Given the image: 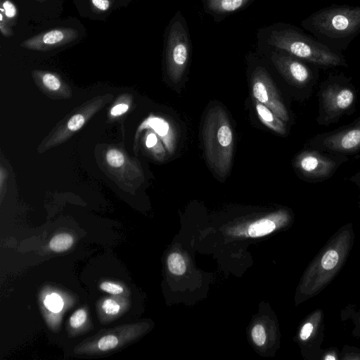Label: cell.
<instances>
[{
	"instance_id": "obj_5",
	"label": "cell",
	"mask_w": 360,
	"mask_h": 360,
	"mask_svg": "<svg viewBox=\"0 0 360 360\" xmlns=\"http://www.w3.org/2000/svg\"><path fill=\"white\" fill-rule=\"evenodd\" d=\"M140 323L120 326L86 340L75 348L77 354H101L118 349L135 340L141 332Z\"/></svg>"
},
{
	"instance_id": "obj_11",
	"label": "cell",
	"mask_w": 360,
	"mask_h": 360,
	"mask_svg": "<svg viewBox=\"0 0 360 360\" xmlns=\"http://www.w3.org/2000/svg\"><path fill=\"white\" fill-rule=\"evenodd\" d=\"M297 165L306 175L311 177L327 176L334 167V163L318 153L304 152L297 160Z\"/></svg>"
},
{
	"instance_id": "obj_24",
	"label": "cell",
	"mask_w": 360,
	"mask_h": 360,
	"mask_svg": "<svg viewBox=\"0 0 360 360\" xmlns=\"http://www.w3.org/2000/svg\"><path fill=\"white\" fill-rule=\"evenodd\" d=\"M115 0H89L91 11L97 14L108 11Z\"/></svg>"
},
{
	"instance_id": "obj_14",
	"label": "cell",
	"mask_w": 360,
	"mask_h": 360,
	"mask_svg": "<svg viewBox=\"0 0 360 360\" xmlns=\"http://www.w3.org/2000/svg\"><path fill=\"white\" fill-rule=\"evenodd\" d=\"M255 107L260 121L274 132L284 135L286 128L283 121L266 105L255 100Z\"/></svg>"
},
{
	"instance_id": "obj_12",
	"label": "cell",
	"mask_w": 360,
	"mask_h": 360,
	"mask_svg": "<svg viewBox=\"0 0 360 360\" xmlns=\"http://www.w3.org/2000/svg\"><path fill=\"white\" fill-rule=\"evenodd\" d=\"M130 307L127 296L112 295L101 299L98 304V313L101 323H107L122 315Z\"/></svg>"
},
{
	"instance_id": "obj_17",
	"label": "cell",
	"mask_w": 360,
	"mask_h": 360,
	"mask_svg": "<svg viewBox=\"0 0 360 360\" xmlns=\"http://www.w3.org/2000/svg\"><path fill=\"white\" fill-rule=\"evenodd\" d=\"M74 243L73 237L67 233L53 236L49 242L50 249L56 252H62L70 249Z\"/></svg>"
},
{
	"instance_id": "obj_26",
	"label": "cell",
	"mask_w": 360,
	"mask_h": 360,
	"mask_svg": "<svg viewBox=\"0 0 360 360\" xmlns=\"http://www.w3.org/2000/svg\"><path fill=\"white\" fill-rule=\"evenodd\" d=\"M41 79L44 85L50 90H58L60 86V82L59 79L51 73H44L42 75Z\"/></svg>"
},
{
	"instance_id": "obj_32",
	"label": "cell",
	"mask_w": 360,
	"mask_h": 360,
	"mask_svg": "<svg viewBox=\"0 0 360 360\" xmlns=\"http://www.w3.org/2000/svg\"><path fill=\"white\" fill-rule=\"evenodd\" d=\"M338 357L334 352L328 353L323 357L325 360H335Z\"/></svg>"
},
{
	"instance_id": "obj_22",
	"label": "cell",
	"mask_w": 360,
	"mask_h": 360,
	"mask_svg": "<svg viewBox=\"0 0 360 360\" xmlns=\"http://www.w3.org/2000/svg\"><path fill=\"white\" fill-rule=\"evenodd\" d=\"M99 288L105 292L113 295H128V292H126L124 286L114 282L103 281L101 283Z\"/></svg>"
},
{
	"instance_id": "obj_8",
	"label": "cell",
	"mask_w": 360,
	"mask_h": 360,
	"mask_svg": "<svg viewBox=\"0 0 360 360\" xmlns=\"http://www.w3.org/2000/svg\"><path fill=\"white\" fill-rule=\"evenodd\" d=\"M78 36V31L72 27H54L24 40L20 46L30 50L46 51L68 45L76 40Z\"/></svg>"
},
{
	"instance_id": "obj_20",
	"label": "cell",
	"mask_w": 360,
	"mask_h": 360,
	"mask_svg": "<svg viewBox=\"0 0 360 360\" xmlns=\"http://www.w3.org/2000/svg\"><path fill=\"white\" fill-rule=\"evenodd\" d=\"M169 270L174 274L182 275L186 271V264L183 257L179 253H172L167 259Z\"/></svg>"
},
{
	"instance_id": "obj_25",
	"label": "cell",
	"mask_w": 360,
	"mask_h": 360,
	"mask_svg": "<svg viewBox=\"0 0 360 360\" xmlns=\"http://www.w3.org/2000/svg\"><path fill=\"white\" fill-rule=\"evenodd\" d=\"M106 160L108 164L113 167H120L124 162L123 154L115 149H111L106 154Z\"/></svg>"
},
{
	"instance_id": "obj_19",
	"label": "cell",
	"mask_w": 360,
	"mask_h": 360,
	"mask_svg": "<svg viewBox=\"0 0 360 360\" xmlns=\"http://www.w3.org/2000/svg\"><path fill=\"white\" fill-rule=\"evenodd\" d=\"M0 13L13 26L15 25L18 10L15 4L11 0H0Z\"/></svg>"
},
{
	"instance_id": "obj_9",
	"label": "cell",
	"mask_w": 360,
	"mask_h": 360,
	"mask_svg": "<svg viewBox=\"0 0 360 360\" xmlns=\"http://www.w3.org/2000/svg\"><path fill=\"white\" fill-rule=\"evenodd\" d=\"M272 53L271 60L278 71L290 84L303 86L313 77L311 69L304 60L281 50Z\"/></svg>"
},
{
	"instance_id": "obj_29",
	"label": "cell",
	"mask_w": 360,
	"mask_h": 360,
	"mask_svg": "<svg viewBox=\"0 0 360 360\" xmlns=\"http://www.w3.org/2000/svg\"><path fill=\"white\" fill-rule=\"evenodd\" d=\"M84 123V117L82 115L72 116L68 122V128L72 131L79 129Z\"/></svg>"
},
{
	"instance_id": "obj_13",
	"label": "cell",
	"mask_w": 360,
	"mask_h": 360,
	"mask_svg": "<svg viewBox=\"0 0 360 360\" xmlns=\"http://www.w3.org/2000/svg\"><path fill=\"white\" fill-rule=\"evenodd\" d=\"M325 145L330 149L338 151H351L360 148V123L328 137Z\"/></svg>"
},
{
	"instance_id": "obj_15",
	"label": "cell",
	"mask_w": 360,
	"mask_h": 360,
	"mask_svg": "<svg viewBox=\"0 0 360 360\" xmlns=\"http://www.w3.org/2000/svg\"><path fill=\"white\" fill-rule=\"evenodd\" d=\"M250 0H207L209 9L217 13H226L235 11Z\"/></svg>"
},
{
	"instance_id": "obj_3",
	"label": "cell",
	"mask_w": 360,
	"mask_h": 360,
	"mask_svg": "<svg viewBox=\"0 0 360 360\" xmlns=\"http://www.w3.org/2000/svg\"><path fill=\"white\" fill-rule=\"evenodd\" d=\"M269 42L277 50L285 51L316 66L347 65L342 53L332 51L295 26L286 25L274 30Z\"/></svg>"
},
{
	"instance_id": "obj_23",
	"label": "cell",
	"mask_w": 360,
	"mask_h": 360,
	"mask_svg": "<svg viewBox=\"0 0 360 360\" xmlns=\"http://www.w3.org/2000/svg\"><path fill=\"white\" fill-rule=\"evenodd\" d=\"M44 303L46 308L53 313L60 311L63 306L61 297L56 293L48 295Z\"/></svg>"
},
{
	"instance_id": "obj_4",
	"label": "cell",
	"mask_w": 360,
	"mask_h": 360,
	"mask_svg": "<svg viewBox=\"0 0 360 360\" xmlns=\"http://www.w3.org/2000/svg\"><path fill=\"white\" fill-rule=\"evenodd\" d=\"M352 243L351 228L337 233L312 261L302 282V291L307 297L317 294L339 271Z\"/></svg>"
},
{
	"instance_id": "obj_2",
	"label": "cell",
	"mask_w": 360,
	"mask_h": 360,
	"mask_svg": "<svg viewBox=\"0 0 360 360\" xmlns=\"http://www.w3.org/2000/svg\"><path fill=\"white\" fill-rule=\"evenodd\" d=\"M202 139L205 156L213 174L224 180L233 158V134L224 109L214 105L207 111L202 124Z\"/></svg>"
},
{
	"instance_id": "obj_10",
	"label": "cell",
	"mask_w": 360,
	"mask_h": 360,
	"mask_svg": "<svg viewBox=\"0 0 360 360\" xmlns=\"http://www.w3.org/2000/svg\"><path fill=\"white\" fill-rule=\"evenodd\" d=\"M354 99L350 89L337 84L330 86L323 94L325 110L328 114L337 115L347 109Z\"/></svg>"
},
{
	"instance_id": "obj_21",
	"label": "cell",
	"mask_w": 360,
	"mask_h": 360,
	"mask_svg": "<svg viewBox=\"0 0 360 360\" xmlns=\"http://www.w3.org/2000/svg\"><path fill=\"white\" fill-rule=\"evenodd\" d=\"M87 320V312L84 309L76 310L69 319V325L74 330L81 328Z\"/></svg>"
},
{
	"instance_id": "obj_1",
	"label": "cell",
	"mask_w": 360,
	"mask_h": 360,
	"mask_svg": "<svg viewBox=\"0 0 360 360\" xmlns=\"http://www.w3.org/2000/svg\"><path fill=\"white\" fill-rule=\"evenodd\" d=\"M302 25L319 41L341 53L360 33V6L330 5L311 13Z\"/></svg>"
},
{
	"instance_id": "obj_6",
	"label": "cell",
	"mask_w": 360,
	"mask_h": 360,
	"mask_svg": "<svg viewBox=\"0 0 360 360\" xmlns=\"http://www.w3.org/2000/svg\"><path fill=\"white\" fill-rule=\"evenodd\" d=\"M189 58V42L186 30L179 22L171 26L166 46V63L170 79L178 83L182 78Z\"/></svg>"
},
{
	"instance_id": "obj_28",
	"label": "cell",
	"mask_w": 360,
	"mask_h": 360,
	"mask_svg": "<svg viewBox=\"0 0 360 360\" xmlns=\"http://www.w3.org/2000/svg\"><path fill=\"white\" fill-rule=\"evenodd\" d=\"M0 32L5 37H11L13 35L14 32L13 25H11L4 16L0 13Z\"/></svg>"
},
{
	"instance_id": "obj_31",
	"label": "cell",
	"mask_w": 360,
	"mask_h": 360,
	"mask_svg": "<svg viewBox=\"0 0 360 360\" xmlns=\"http://www.w3.org/2000/svg\"><path fill=\"white\" fill-rule=\"evenodd\" d=\"M157 143V138L154 134H150L146 139V146L148 148L154 146Z\"/></svg>"
},
{
	"instance_id": "obj_30",
	"label": "cell",
	"mask_w": 360,
	"mask_h": 360,
	"mask_svg": "<svg viewBox=\"0 0 360 360\" xmlns=\"http://www.w3.org/2000/svg\"><path fill=\"white\" fill-rule=\"evenodd\" d=\"M129 106L127 104L121 103L115 105L111 110V114L114 116L122 115L127 111Z\"/></svg>"
},
{
	"instance_id": "obj_16",
	"label": "cell",
	"mask_w": 360,
	"mask_h": 360,
	"mask_svg": "<svg viewBox=\"0 0 360 360\" xmlns=\"http://www.w3.org/2000/svg\"><path fill=\"white\" fill-rule=\"evenodd\" d=\"M276 228L274 221L269 219H262L250 224L248 233L251 237H258L272 232Z\"/></svg>"
},
{
	"instance_id": "obj_7",
	"label": "cell",
	"mask_w": 360,
	"mask_h": 360,
	"mask_svg": "<svg viewBox=\"0 0 360 360\" xmlns=\"http://www.w3.org/2000/svg\"><path fill=\"white\" fill-rule=\"evenodd\" d=\"M251 86L255 100L271 110L283 122L289 120L285 104L271 78L263 68L258 67L254 70Z\"/></svg>"
},
{
	"instance_id": "obj_18",
	"label": "cell",
	"mask_w": 360,
	"mask_h": 360,
	"mask_svg": "<svg viewBox=\"0 0 360 360\" xmlns=\"http://www.w3.org/2000/svg\"><path fill=\"white\" fill-rule=\"evenodd\" d=\"M321 311L319 310L312 314L310 319L304 323L300 330V338L302 340H307L315 333L321 321Z\"/></svg>"
},
{
	"instance_id": "obj_33",
	"label": "cell",
	"mask_w": 360,
	"mask_h": 360,
	"mask_svg": "<svg viewBox=\"0 0 360 360\" xmlns=\"http://www.w3.org/2000/svg\"><path fill=\"white\" fill-rule=\"evenodd\" d=\"M36 1H39V2H44V1H46L47 0H36Z\"/></svg>"
},
{
	"instance_id": "obj_27",
	"label": "cell",
	"mask_w": 360,
	"mask_h": 360,
	"mask_svg": "<svg viewBox=\"0 0 360 360\" xmlns=\"http://www.w3.org/2000/svg\"><path fill=\"white\" fill-rule=\"evenodd\" d=\"M252 338L254 342L262 346L266 341V333L264 327L261 325H256L252 330Z\"/></svg>"
}]
</instances>
